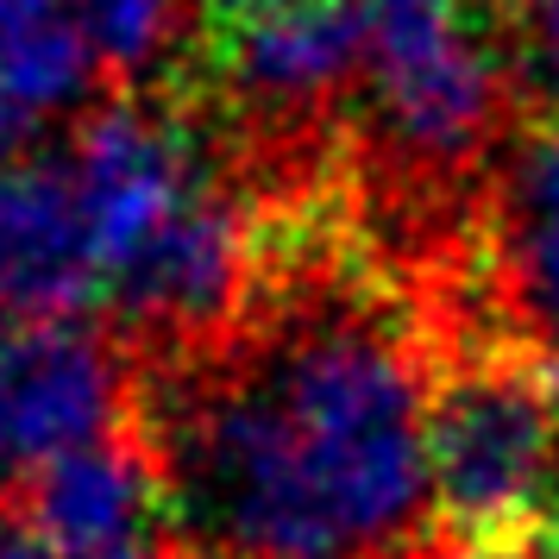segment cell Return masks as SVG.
<instances>
[{
	"label": "cell",
	"mask_w": 559,
	"mask_h": 559,
	"mask_svg": "<svg viewBox=\"0 0 559 559\" xmlns=\"http://www.w3.org/2000/svg\"><path fill=\"white\" fill-rule=\"evenodd\" d=\"M428 408L403 321L333 283L157 371L145 453L195 559H403L433 522Z\"/></svg>",
	"instance_id": "1"
},
{
	"label": "cell",
	"mask_w": 559,
	"mask_h": 559,
	"mask_svg": "<svg viewBox=\"0 0 559 559\" xmlns=\"http://www.w3.org/2000/svg\"><path fill=\"white\" fill-rule=\"evenodd\" d=\"M102 308L152 333H214L264 271V227L170 102H114L70 145Z\"/></svg>",
	"instance_id": "2"
},
{
	"label": "cell",
	"mask_w": 559,
	"mask_h": 559,
	"mask_svg": "<svg viewBox=\"0 0 559 559\" xmlns=\"http://www.w3.org/2000/svg\"><path fill=\"white\" fill-rule=\"evenodd\" d=\"M559 490V365L490 346L433 378L428 509L459 554L509 559Z\"/></svg>",
	"instance_id": "3"
},
{
	"label": "cell",
	"mask_w": 559,
	"mask_h": 559,
	"mask_svg": "<svg viewBox=\"0 0 559 559\" xmlns=\"http://www.w3.org/2000/svg\"><path fill=\"white\" fill-rule=\"evenodd\" d=\"M515 0H358V88L383 145L465 164L515 76Z\"/></svg>",
	"instance_id": "4"
},
{
	"label": "cell",
	"mask_w": 559,
	"mask_h": 559,
	"mask_svg": "<svg viewBox=\"0 0 559 559\" xmlns=\"http://www.w3.org/2000/svg\"><path fill=\"white\" fill-rule=\"evenodd\" d=\"M132 378L114 340L70 314H0V484L114 440Z\"/></svg>",
	"instance_id": "5"
},
{
	"label": "cell",
	"mask_w": 559,
	"mask_h": 559,
	"mask_svg": "<svg viewBox=\"0 0 559 559\" xmlns=\"http://www.w3.org/2000/svg\"><path fill=\"white\" fill-rule=\"evenodd\" d=\"M20 515L45 534L57 559H157L177 534L164 472L127 433L76 447L26 478Z\"/></svg>",
	"instance_id": "6"
},
{
	"label": "cell",
	"mask_w": 559,
	"mask_h": 559,
	"mask_svg": "<svg viewBox=\"0 0 559 559\" xmlns=\"http://www.w3.org/2000/svg\"><path fill=\"white\" fill-rule=\"evenodd\" d=\"M102 277L63 157L0 164V314H95Z\"/></svg>",
	"instance_id": "7"
},
{
	"label": "cell",
	"mask_w": 559,
	"mask_h": 559,
	"mask_svg": "<svg viewBox=\"0 0 559 559\" xmlns=\"http://www.w3.org/2000/svg\"><path fill=\"white\" fill-rule=\"evenodd\" d=\"M202 63L233 102L258 107V114H302V107L328 102L340 82H358V0L246 32L233 45L202 51Z\"/></svg>",
	"instance_id": "8"
},
{
	"label": "cell",
	"mask_w": 559,
	"mask_h": 559,
	"mask_svg": "<svg viewBox=\"0 0 559 559\" xmlns=\"http://www.w3.org/2000/svg\"><path fill=\"white\" fill-rule=\"evenodd\" d=\"M503 258L540 328L559 333V107L522 132L503 177Z\"/></svg>",
	"instance_id": "9"
},
{
	"label": "cell",
	"mask_w": 559,
	"mask_h": 559,
	"mask_svg": "<svg viewBox=\"0 0 559 559\" xmlns=\"http://www.w3.org/2000/svg\"><path fill=\"white\" fill-rule=\"evenodd\" d=\"M182 0H70L82 38L102 70H139L164 51L170 20H177Z\"/></svg>",
	"instance_id": "10"
},
{
	"label": "cell",
	"mask_w": 559,
	"mask_h": 559,
	"mask_svg": "<svg viewBox=\"0 0 559 559\" xmlns=\"http://www.w3.org/2000/svg\"><path fill=\"white\" fill-rule=\"evenodd\" d=\"M189 7H195V26H202V51H214V45H233V38H246V32L328 13L340 0H189Z\"/></svg>",
	"instance_id": "11"
},
{
	"label": "cell",
	"mask_w": 559,
	"mask_h": 559,
	"mask_svg": "<svg viewBox=\"0 0 559 559\" xmlns=\"http://www.w3.org/2000/svg\"><path fill=\"white\" fill-rule=\"evenodd\" d=\"M515 32H522L528 63L559 95V0H515Z\"/></svg>",
	"instance_id": "12"
},
{
	"label": "cell",
	"mask_w": 559,
	"mask_h": 559,
	"mask_svg": "<svg viewBox=\"0 0 559 559\" xmlns=\"http://www.w3.org/2000/svg\"><path fill=\"white\" fill-rule=\"evenodd\" d=\"M0 559H57L20 509H0Z\"/></svg>",
	"instance_id": "13"
},
{
	"label": "cell",
	"mask_w": 559,
	"mask_h": 559,
	"mask_svg": "<svg viewBox=\"0 0 559 559\" xmlns=\"http://www.w3.org/2000/svg\"><path fill=\"white\" fill-rule=\"evenodd\" d=\"M509 559H559V490H554V503L534 515V528L522 534V547Z\"/></svg>",
	"instance_id": "14"
},
{
	"label": "cell",
	"mask_w": 559,
	"mask_h": 559,
	"mask_svg": "<svg viewBox=\"0 0 559 559\" xmlns=\"http://www.w3.org/2000/svg\"><path fill=\"white\" fill-rule=\"evenodd\" d=\"M459 559H472V554H459Z\"/></svg>",
	"instance_id": "15"
}]
</instances>
